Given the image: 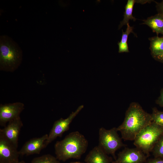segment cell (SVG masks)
<instances>
[{"label": "cell", "mask_w": 163, "mask_h": 163, "mask_svg": "<svg viewBox=\"0 0 163 163\" xmlns=\"http://www.w3.org/2000/svg\"><path fill=\"white\" fill-rule=\"evenodd\" d=\"M145 163H163V158L154 157L146 160Z\"/></svg>", "instance_id": "20"}, {"label": "cell", "mask_w": 163, "mask_h": 163, "mask_svg": "<svg viewBox=\"0 0 163 163\" xmlns=\"http://www.w3.org/2000/svg\"><path fill=\"white\" fill-rule=\"evenodd\" d=\"M127 28L126 31L124 32L122 30V34L121 39L120 42H118L119 53L129 52L128 46L127 43L128 36L130 33H133L136 35L133 31V27L130 26L129 23L127 24Z\"/></svg>", "instance_id": "15"}, {"label": "cell", "mask_w": 163, "mask_h": 163, "mask_svg": "<svg viewBox=\"0 0 163 163\" xmlns=\"http://www.w3.org/2000/svg\"><path fill=\"white\" fill-rule=\"evenodd\" d=\"M22 51L18 45L6 35L0 37V69L13 72L21 64Z\"/></svg>", "instance_id": "3"}, {"label": "cell", "mask_w": 163, "mask_h": 163, "mask_svg": "<svg viewBox=\"0 0 163 163\" xmlns=\"http://www.w3.org/2000/svg\"><path fill=\"white\" fill-rule=\"evenodd\" d=\"M118 131L115 127L109 129L102 127L99 130L98 146L107 154L111 155L114 160L117 158L116 151L125 146L122 142V138L118 134Z\"/></svg>", "instance_id": "5"}, {"label": "cell", "mask_w": 163, "mask_h": 163, "mask_svg": "<svg viewBox=\"0 0 163 163\" xmlns=\"http://www.w3.org/2000/svg\"><path fill=\"white\" fill-rule=\"evenodd\" d=\"M23 103L16 102L0 105V125L5 126L6 123L20 117L24 109Z\"/></svg>", "instance_id": "8"}, {"label": "cell", "mask_w": 163, "mask_h": 163, "mask_svg": "<svg viewBox=\"0 0 163 163\" xmlns=\"http://www.w3.org/2000/svg\"><path fill=\"white\" fill-rule=\"evenodd\" d=\"M147 157L140 149L136 147H125L117 155L111 163H145Z\"/></svg>", "instance_id": "7"}, {"label": "cell", "mask_w": 163, "mask_h": 163, "mask_svg": "<svg viewBox=\"0 0 163 163\" xmlns=\"http://www.w3.org/2000/svg\"><path fill=\"white\" fill-rule=\"evenodd\" d=\"M17 148L0 136V163H16L20 154Z\"/></svg>", "instance_id": "10"}, {"label": "cell", "mask_w": 163, "mask_h": 163, "mask_svg": "<svg viewBox=\"0 0 163 163\" xmlns=\"http://www.w3.org/2000/svg\"><path fill=\"white\" fill-rule=\"evenodd\" d=\"M31 163H60V162L56 157L47 154L34 158Z\"/></svg>", "instance_id": "17"}, {"label": "cell", "mask_w": 163, "mask_h": 163, "mask_svg": "<svg viewBox=\"0 0 163 163\" xmlns=\"http://www.w3.org/2000/svg\"><path fill=\"white\" fill-rule=\"evenodd\" d=\"M83 107V105H80L67 118H61L54 122L45 142V148L57 137H62L63 134L69 130L70 125L72 120Z\"/></svg>", "instance_id": "6"}, {"label": "cell", "mask_w": 163, "mask_h": 163, "mask_svg": "<svg viewBox=\"0 0 163 163\" xmlns=\"http://www.w3.org/2000/svg\"><path fill=\"white\" fill-rule=\"evenodd\" d=\"M158 8L160 14L163 16V1L159 4L158 5Z\"/></svg>", "instance_id": "22"}, {"label": "cell", "mask_w": 163, "mask_h": 163, "mask_svg": "<svg viewBox=\"0 0 163 163\" xmlns=\"http://www.w3.org/2000/svg\"><path fill=\"white\" fill-rule=\"evenodd\" d=\"M136 2L135 0H128L125 7V11L124 13V18L123 20L120 22L118 27L119 29H120L123 25L129 24L130 20L134 21L136 20L132 14L133 7Z\"/></svg>", "instance_id": "14"}, {"label": "cell", "mask_w": 163, "mask_h": 163, "mask_svg": "<svg viewBox=\"0 0 163 163\" xmlns=\"http://www.w3.org/2000/svg\"><path fill=\"white\" fill-rule=\"evenodd\" d=\"M98 145L94 147L86 156L85 163H111V157L109 156Z\"/></svg>", "instance_id": "12"}, {"label": "cell", "mask_w": 163, "mask_h": 163, "mask_svg": "<svg viewBox=\"0 0 163 163\" xmlns=\"http://www.w3.org/2000/svg\"><path fill=\"white\" fill-rule=\"evenodd\" d=\"M152 152L154 157L163 158V134L155 144Z\"/></svg>", "instance_id": "18"}, {"label": "cell", "mask_w": 163, "mask_h": 163, "mask_svg": "<svg viewBox=\"0 0 163 163\" xmlns=\"http://www.w3.org/2000/svg\"><path fill=\"white\" fill-rule=\"evenodd\" d=\"M153 57L155 59L163 62V52Z\"/></svg>", "instance_id": "23"}, {"label": "cell", "mask_w": 163, "mask_h": 163, "mask_svg": "<svg viewBox=\"0 0 163 163\" xmlns=\"http://www.w3.org/2000/svg\"><path fill=\"white\" fill-rule=\"evenodd\" d=\"M88 145V142L83 134L78 131L71 132L55 144L56 157L63 161L71 158L79 159Z\"/></svg>", "instance_id": "2"}, {"label": "cell", "mask_w": 163, "mask_h": 163, "mask_svg": "<svg viewBox=\"0 0 163 163\" xmlns=\"http://www.w3.org/2000/svg\"><path fill=\"white\" fill-rule=\"evenodd\" d=\"M151 115L152 122L163 127V111H159L154 107Z\"/></svg>", "instance_id": "19"}, {"label": "cell", "mask_w": 163, "mask_h": 163, "mask_svg": "<svg viewBox=\"0 0 163 163\" xmlns=\"http://www.w3.org/2000/svg\"><path fill=\"white\" fill-rule=\"evenodd\" d=\"M152 122L151 114L145 112L138 103L133 102L126 112L123 121L117 129L122 139L134 141L139 132Z\"/></svg>", "instance_id": "1"}, {"label": "cell", "mask_w": 163, "mask_h": 163, "mask_svg": "<svg viewBox=\"0 0 163 163\" xmlns=\"http://www.w3.org/2000/svg\"><path fill=\"white\" fill-rule=\"evenodd\" d=\"M163 134V127L152 122L137 135L134 140L133 144L148 157Z\"/></svg>", "instance_id": "4"}, {"label": "cell", "mask_w": 163, "mask_h": 163, "mask_svg": "<svg viewBox=\"0 0 163 163\" xmlns=\"http://www.w3.org/2000/svg\"><path fill=\"white\" fill-rule=\"evenodd\" d=\"M150 41V49L152 56L163 52V37H155L149 38Z\"/></svg>", "instance_id": "16"}, {"label": "cell", "mask_w": 163, "mask_h": 163, "mask_svg": "<svg viewBox=\"0 0 163 163\" xmlns=\"http://www.w3.org/2000/svg\"><path fill=\"white\" fill-rule=\"evenodd\" d=\"M69 163H83V162H80L76 161V162H71Z\"/></svg>", "instance_id": "25"}, {"label": "cell", "mask_w": 163, "mask_h": 163, "mask_svg": "<svg viewBox=\"0 0 163 163\" xmlns=\"http://www.w3.org/2000/svg\"><path fill=\"white\" fill-rule=\"evenodd\" d=\"M16 163H26V162H25L24 161H18V162H17Z\"/></svg>", "instance_id": "24"}, {"label": "cell", "mask_w": 163, "mask_h": 163, "mask_svg": "<svg viewBox=\"0 0 163 163\" xmlns=\"http://www.w3.org/2000/svg\"><path fill=\"white\" fill-rule=\"evenodd\" d=\"M48 136V134H46L40 137L32 138L28 140L19 151L20 155L23 156L39 154L45 148V142Z\"/></svg>", "instance_id": "11"}, {"label": "cell", "mask_w": 163, "mask_h": 163, "mask_svg": "<svg viewBox=\"0 0 163 163\" xmlns=\"http://www.w3.org/2000/svg\"><path fill=\"white\" fill-rule=\"evenodd\" d=\"M157 103L161 106L163 107V90L161 91L160 96L157 101Z\"/></svg>", "instance_id": "21"}, {"label": "cell", "mask_w": 163, "mask_h": 163, "mask_svg": "<svg viewBox=\"0 0 163 163\" xmlns=\"http://www.w3.org/2000/svg\"><path fill=\"white\" fill-rule=\"evenodd\" d=\"M142 24L147 25L157 34H163V16L160 14L148 18Z\"/></svg>", "instance_id": "13"}, {"label": "cell", "mask_w": 163, "mask_h": 163, "mask_svg": "<svg viewBox=\"0 0 163 163\" xmlns=\"http://www.w3.org/2000/svg\"><path fill=\"white\" fill-rule=\"evenodd\" d=\"M23 126V123L20 117L13 120L9 122L4 128L0 129V136L17 148L19 136Z\"/></svg>", "instance_id": "9"}]
</instances>
